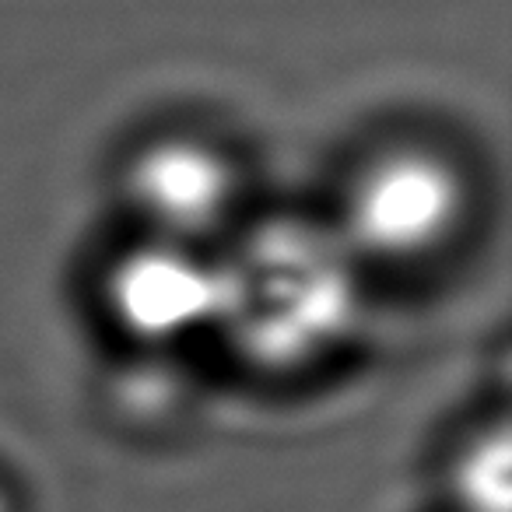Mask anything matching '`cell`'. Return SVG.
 <instances>
[{
    "label": "cell",
    "instance_id": "277c9868",
    "mask_svg": "<svg viewBox=\"0 0 512 512\" xmlns=\"http://www.w3.org/2000/svg\"><path fill=\"white\" fill-rule=\"evenodd\" d=\"M123 200L144 235L204 246L232 225L242 176L232 155L207 137L162 134L127 158Z\"/></svg>",
    "mask_w": 512,
    "mask_h": 512
},
{
    "label": "cell",
    "instance_id": "5b68a950",
    "mask_svg": "<svg viewBox=\"0 0 512 512\" xmlns=\"http://www.w3.org/2000/svg\"><path fill=\"white\" fill-rule=\"evenodd\" d=\"M449 495L456 512H512V442L505 421L481 428L456 449Z\"/></svg>",
    "mask_w": 512,
    "mask_h": 512
},
{
    "label": "cell",
    "instance_id": "3957f363",
    "mask_svg": "<svg viewBox=\"0 0 512 512\" xmlns=\"http://www.w3.org/2000/svg\"><path fill=\"white\" fill-rule=\"evenodd\" d=\"M102 306L130 344L165 351L218 330V253L141 235L109 260Z\"/></svg>",
    "mask_w": 512,
    "mask_h": 512
},
{
    "label": "cell",
    "instance_id": "8992f818",
    "mask_svg": "<svg viewBox=\"0 0 512 512\" xmlns=\"http://www.w3.org/2000/svg\"><path fill=\"white\" fill-rule=\"evenodd\" d=\"M0 512H11V502H8V491L0 488Z\"/></svg>",
    "mask_w": 512,
    "mask_h": 512
},
{
    "label": "cell",
    "instance_id": "6da1fadb",
    "mask_svg": "<svg viewBox=\"0 0 512 512\" xmlns=\"http://www.w3.org/2000/svg\"><path fill=\"white\" fill-rule=\"evenodd\" d=\"M362 267L334 221L299 211L249 221L218 249L214 334L271 376L316 369L341 355L362 327Z\"/></svg>",
    "mask_w": 512,
    "mask_h": 512
},
{
    "label": "cell",
    "instance_id": "7a4b0ae2",
    "mask_svg": "<svg viewBox=\"0 0 512 512\" xmlns=\"http://www.w3.org/2000/svg\"><path fill=\"white\" fill-rule=\"evenodd\" d=\"M467 214V179L425 144L372 155L344 190L334 225L362 264H418L439 253Z\"/></svg>",
    "mask_w": 512,
    "mask_h": 512
}]
</instances>
